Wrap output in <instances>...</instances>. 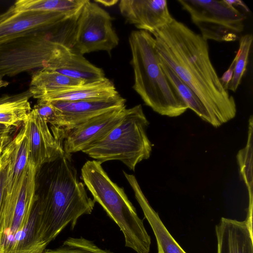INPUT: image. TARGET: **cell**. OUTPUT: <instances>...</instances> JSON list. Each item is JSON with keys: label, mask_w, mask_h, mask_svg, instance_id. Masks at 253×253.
Wrapping results in <instances>:
<instances>
[{"label": "cell", "mask_w": 253, "mask_h": 253, "mask_svg": "<svg viewBox=\"0 0 253 253\" xmlns=\"http://www.w3.org/2000/svg\"><path fill=\"white\" fill-rule=\"evenodd\" d=\"M158 55L200 98L212 126L233 119L235 99L224 87L212 64L208 41L175 18L151 32Z\"/></svg>", "instance_id": "obj_1"}, {"label": "cell", "mask_w": 253, "mask_h": 253, "mask_svg": "<svg viewBox=\"0 0 253 253\" xmlns=\"http://www.w3.org/2000/svg\"><path fill=\"white\" fill-rule=\"evenodd\" d=\"M71 154L64 152L38 170V235L44 250L68 225L73 229L79 218L91 213L95 202L79 181Z\"/></svg>", "instance_id": "obj_2"}, {"label": "cell", "mask_w": 253, "mask_h": 253, "mask_svg": "<svg viewBox=\"0 0 253 253\" xmlns=\"http://www.w3.org/2000/svg\"><path fill=\"white\" fill-rule=\"evenodd\" d=\"M37 169L29 160L16 184L3 192L0 253H43L38 235Z\"/></svg>", "instance_id": "obj_3"}, {"label": "cell", "mask_w": 253, "mask_h": 253, "mask_svg": "<svg viewBox=\"0 0 253 253\" xmlns=\"http://www.w3.org/2000/svg\"><path fill=\"white\" fill-rule=\"evenodd\" d=\"M128 41L133 89L154 112L169 117L183 114L188 106L161 68L153 36L143 30L133 31Z\"/></svg>", "instance_id": "obj_4"}, {"label": "cell", "mask_w": 253, "mask_h": 253, "mask_svg": "<svg viewBox=\"0 0 253 253\" xmlns=\"http://www.w3.org/2000/svg\"><path fill=\"white\" fill-rule=\"evenodd\" d=\"M96 160L87 161L81 169L84 185L122 231L126 247L136 253H149L151 238L124 189L114 183Z\"/></svg>", "instance_id": "obj_5"}, {"label": "cell", "mask_w": 253, "mask_h": 253, "mask_svg": "<svg viewBox=\"0 0 253 253\" xmlns=\"http://www.w3.org/2000/svg\"><path fill=\"white\" fill-rule=\"evenodd\" d=\"M149 125L140 104L126 109L122 121L104 138L83 152L101 164L120 161L129 169L148 159L152 144L146 133Z\"/></svg>", "instance_id": "obj_6"}, {"label": "cell", "mask_w": 253, "mask_h": 253, "mask_svg": "<svg viewBox=\"0 0 253 253\" xmlns=\"http://www.w3.org/2000/svg\"><path fill=\"white\" fill-rule=\"evenodd\" d=\"M64 46L50 32L35 33L0 44V77L45 68Z\"/></svg>", "instance_id": "obj_7"}, {"label": "cell", "mask_w": 253, "mask_h": 253, "mask_svg": "<svg viewBox=\"0 0 253 253\" xmlns=\"http://www.w3.org/2000/svg\"><path fill=\"white\" fill-rule=\"evenodd\" d=\"M207 41L233 42L244 30L245 16L231 0H178Z\"/></svg>", "instance_id": "obj_8"}, {"label": "cell", "mask_w": 253, "mask_h": 253, "mask_svg": "<svg viewBox=\"0 0 253 253\" xmlns=\"http://www.w3.org/2000/svg\"><path fill=\"white\" fill-rule=\"evenodd\" d=\"M112 21L107 11L87 0L77 18L69 48L82 55L100 50L110 53L119 42Z\"/></svg>", "instance_id": "obj_9"}, {"label": "cell", "mask_w": 253, "mask_h": 253, "mask_svg": "<svg viewBox=\"0 0 253 253\" xmlns=\"http://www.w3.org/2000/svg\"><path fill=\"white\" fill-rule=\"evenodd\" d=\"M76 18L56 12L19 11L13 4L0 13V44L35 33L50 32L62 23Z\"/></svg>", "instance_id": "obj_10"}, {"label": "cell", "mask_w": 253, "mask_h": 253, "mask_svg": "<svg viewBox=\"0 0 253 253\" xmlns=\"http://www.w3.org/2000/svg\"><path fill=\"white\" fill-rule=\"evenodd\" d=\"M49 101L60 112L59 135L63 139L67 133L76 126L104 113L126 106V99L119 93L102 98Z\"/></svg>", "instance_id": "obj_11"}, {"label": "cell", "mask_w": 253, "mask_h": 253, "mask_svg": "<svg viewBox=\"0 0 253 253\" xmlns=\"http://www.w3.org/2000/svg\"><path fill=\"white\" fill-rule=\"evenodd\" d=\"M126 109L124 106L106 112L70 130L64 139V152H83L104 138L122 121Z\"/></svg>", "instance_id": "obj_12"}, {"label": "cell", "mask_w": 253, "mask_h": 253, "mask_svg": "<svg viewBox=\"0 0 253 253\" xmlns=\"http://www.w3.org/2000/svg\"><path fill=\"white\" fill-rule=\"evenodd\" d=\"M24 124L28 139L29 159L38 171L43 165L64 153L62 142L51 133L47 123L34 108L29 113Z\"/></svg>", "instance_id": "obj_13"}, {"label": "cell", "mask_w": 253, "mask_h": 253, "mask_svg": "<svg viewBox=\"0 0 253 253\" xmlns=\"http://www.w3.org/2000/svg\"><path fill=\"white\" fill-rule=\"evenodd\" d=\"M119 8L129 23L149 33L167 25L174 19L166 0H122Z\"/></svg>", "instance_id": "obj_14"}, {"label": "cell", "mask_w": 253, "mask_h": 253, "mask_svg": "<svg viewBox=\"0 0 253 253\" xmlns=\"http://www.w3.org/2000/svg\"><path fill=\"white\" fill-rule=\"evenodd\" d=\"M29 158V143L24 123L19 132L5 146L0 157V170L5 192L11 190L26 169Z\"/></svg>", "instance_id": "obj_15"}, {"label": "cell", "mask_w": 253, "mask_h": 253, "mask_svg": "<svg viewBox=\"0 0 253 253\" xmlns=\"http://www.w3.org/2000/svg\"><path fill=\"white\" fill-rule=\"evenodd\" d=\"M217 253H253L252 226L222 217L215 226Z\"/></svg>", "instance_id": "obj_16"}, {"label": "cell", "mask_w": 253, "mask_h": 253, "mask_svg": "<svg viewBox=\"0 0 253 253\" xmlns=\"http://www.w3.org/2000/svg\"><path fill=\"white\" fill-rule=\"evenodd\" d=\"M44 69L55 71L84 84L95 82L104 79L101 68L87 60L82 55L64 46L59 54Z\"/></svg>", "instance_id": "obj_17"}, {"label": "cell", "mask_w": 253, "mask_h": 253, "mask_svg": "<svg viewBox=\"0 0 253 253\" xmlns=\"http://www.w3.org/2000/svg\"><path fill=\"white\" fill-rule=\"evenodd\" d=\"M123 173L152 227L157 241L158 253H186L172 237L157 212L152 208L134 175L125 171Z\"/></svg>", "instance_id": "obj_18"}, {"label": "cell", "mask_w": 253, "mask_h": 253, "mask_svg": "<svg viewBox=\"0 0 253 253\" xmlns=\"http://www.w3.org/2000/svg\"><path fill=\"white\" fill-rule=\"evenodd\" d=\"M118 93L113 83L105 78L95 82L84 84L48 94L39 99L48 101H79L108 97Z\"/></svg>", "instance_id": "obj_19"}, {"label": "cell", "mask_w": 253, "mask_h": 253, "mask_svg": "<svg viewBox=\"0 0 253 253\" xmlns=\"http://www.w3.org/2000/svg\"><path fill=\"white\" fill-rule=\"evenodd\" d=\"M84 84L80 81L65 76L55 71L42 69L33 74L29 90L34 98Z\"/></svg>", "instance_id": "obj_20"}, {"label": "cell", "mask_w": 253, "mask_h": 253, "mask_svg": "<svg viewBox=\"0 0 253 253\" xmlns=\"http://www.w3.org/2000/svg\"><path fill=\"white\" fill-rule=\"evenodd\" d=\"M87 0H18L14 6L19 11H44L60 12L77 17Z\"/></svg>", "instance_id": "obj_21"}, {"label": "cell", "mask_w": 253, "mask_h": 253, "mask_svg": "<svg viewBox=\"0 0 253 253\" xmlns=\"http://www.w3.org/2000/svg\"><path fill=\"white\" fill-rule=\"evenodd\" d=\"M158 58L162 70L177 90L188 108L192 110L203 120L210 124V115L200 98L176 75L159 55Z\"/></svg>", "instance_id": "obj_22"}, {"label": "cell", "mask_w": 253, "mask_h": 253, "mask_svg": "<svg viewBox=\"0 0 253 253\" xmlns=\"http://www.w3.org/2000/svg\"><path fill=\"white\" fill-rule=\"evenodd\" d=\"M253 35L246 34L241 37L239 47L237 52L233 74L227 89L235 92L241 84L242 78L246 71L248 57L253 42Z\"/></svg>", "instance_id": "obj_23"}, {"label": "cell", "mask_w": 253, "mask_h": 253, "mask_svg": "<svg viewBox=\"0 0 253 253\" xmlns=\"http://www.w3.org/2000/svg\"><path fill=\"white\" fill-rule=\"evenodd\" d=\"M43 253H113L103 250L92 241L83 237L67 238L58 248L45 251Z\"/></svg>", "instance_id": "obj_24"}, {"label": "cell", "mask_w": 253, "mask_h": 253, "mask_svg": "<svg viewBox=\"0 0 253 253\" xmlns=\"http://www.w3.org/2000/svg\"><path fill=\"white\" fill-rule=\"evenodd\" d=\"M32 97L29 89L13 95H3L0 97V113L18 110L31 111L29 99Z\"/></svg>", "instance_id": "obj_25"}, {"label": "cell", "mask_w": 253, "mask_h": 253, "mask_svg": "<svg viewBox=\"0 0 253 253\" xmlns=\"http://www.w3.org/2000/svg\"><path fill=\"white\" fill-rule=\"evenodd\" d=\"M46 123L50 124L53 134L57 136L60 130L61 116L59 111L50 102L39 99L33 108Z\"/></svg>", "instance_id": "obj_26"}, {"label": "cell", "mask_w": 253, "mask_h": 253, "mask_svg": "<svg viewBox=\"0 0 253 253\" xmlns=\"http://www.w3.org/2000/svg\"><path fill=\"white\" fill-rule=\"evenodd\" d=\"M30 112L26 110H18L0 113V124L8 126H17L24 123Z\"/></svg>", "instance_id": "obj_27"}, {"label": "cell", "mask_w": 253, "mask_h": 253, "mask_svg": "<svg viewBox=\"0 0 253 253\" xmlns=\"http://www.w3.org/2000/svg\"><path fill=\"white\" fill-rule=\"evenodd\" d=\"M237 59V55L235 56L233 59L232 63L229 66L228 69L224 73L223 75L221 78H220V80L225 88L227 89V87L232 79L233 71L234 69V67L236 63V61Z\"/></svg>", "instance_id": "obj_28"}, {"label": "cell", "mask_w": 253, "mask_h": 253, "mask_svg": "<svg viewBox=\"0 0 253 253\" xmlns=\"http://www.w3.org/2000/svg\"><path fill=\"white\" fill-rule=\"evenodd\" d=\"M12 139L10 133L0 134V157L3 149Z\"/></svg>", "instance_id": "obj_29"}, {"label": "cell", "mask_w": 253, "mask_h": 253, "mask_svg": "<svg viewBox=\"0 0 253 253\" xmlns=\"http://www.w3.org/2000/svg\"><path fill=\"white\" fill-rule=\"evenodd\" d=\"M95 3H98L105 6H111L118 2V0H96Z\"/></svg>", "instance_id": "obj_30"}, {"label": "cell", "mask_w": 253, "mask_h": 253, "mask_svg": "<svg viewBox=\"0 0 253 253\" xmlns=\"http://www.w3.org/2000/svg\"><path fill=\"white\" fill-rule=\"evenodd\" d=\"M4 190V178L3 177L2 172L0 170V208L1 204Z\"/></svg>", "instance_id": "obj_31"}, {"label": "cell", "mask_w": 253, "mask_h": 253, "mask_svg": "<svg viewBox=\"0 0 253 253\" xmlns=\"http://www.w3.org/2000/svg\"><path fill=\"white\" fill-rule=\"evenodd\" d=\"M13 127L0 124V134L10 133Z\"/></svg>", "instance_id": "obj_32"}, {"label": "cell", "mask_w": 253, "mask_h": 253, "mask_svg": "<svg viewBox=\"0 0 253 253\" xmlns=\"http://www.w3.org/2000/svg\"><path fill=\"white\" fill-rule=\"evenodd\" d=\"M9 84V83L2 79V78L0 77V88L7 86Z\"/></svg>", "instance_id": "obj_33"}]
</instances>
